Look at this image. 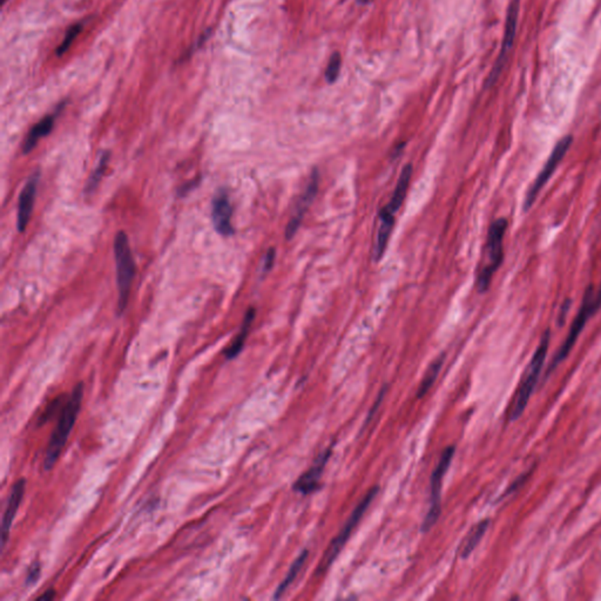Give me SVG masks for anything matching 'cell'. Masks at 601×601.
<instances>
[{
    "label": "cell",
    "mask_w": 601,
    "mask_h": 601,
    "mask_svg": "<svg viewBox=\"0 0 601 601\" xmlns=\"http://www.w3.org/2000/svg\"><path fill=\"white\" fill-rule=\"evenodd\" d=\"M601 308V282L600 287L598 290L594 289L593 286H589L586 288L584 296H582V306L579 309L578 314L574 318L573 323L571 326L570 331L567 335L566 340L562 343L560 349H559L557 356L552 362L551 367L548 369V373H551L553 369L558 367L560 362L564 361L566 358L567 355L570 353L571 350L575 344V342L578 340L579 335L582 333V329L585 328L586 323L589 322L592 316L597 314L598 311Z\"/></svg>",
    "instance_id": "obj_2"
},
{
    "label": "cell",
    "mask_w": 601,
    "mask_h": 601,
    "mask_svg": "<svg viewBox=\"0 0 601 601\" xmlns=\"http://www.w3.org/2000/svg\"><path fill=\"white\" fill-rule=\"evenodd\" d=\"M82 396H84V385L82 383L75 385L70 398L62 409V415L59 417L58 425L52 434L50 443L46 449V454L44 458V469L50 471L62 454L64 447L66 445L67 439L73 430L75 420L78 418L80 407H82Z\"/></svg>",
    "instance_id": "obj_1"
},
{
    "label": "cell",
    "mask_w": 601,
    "mask_h": 601,
    "mask_svg": "<svg viewBox=\"0 0 601 601\" xmlns=\"http://www.w3.org/2000/svg\"><path fill=\"white\" fill-rule=\"evenodd\" d=\"M306 559H308V551L304 550V551H303L302 553L296 558L295 562H293V565H291L290 568L288 571L286 578L282 580V582H281L279 587H277L275 595H274V599H279V598L282 597V595L287 592L288 589L293 585V582H295V579L297 578L299 572L302 571L303 566H304V564H306Z\"/></svg>",
    "instance_id": "obj_19"
},
{
    "label": "cell",
    "mask_w": 601,
    "mask_h": 601,
    "mask_svg": "<svg viewBox=\"0 0 601 601\" xmlns=\"http://www.w3.org/2000/svg\"><path fill=\"white\" fill-rule=\"evenodd\" d=\"M444 361H445V355L443 353L441 356L437 357L432 362V364L429 367L427 373H425V376H424L423 380H422V383L419 385L418 391H417V397L418 398H422V397L427 395V391L434 385V380H437V377H438L439 373H441V369H442L443 364H444Z\"/></svg>",
    "instance_id": "obj_21"
},
{
    "label": "cell",
    "mask_w": 601,
    "mask_h": 601,
    "mask_svg": "<svg viewBox=\"0 0 601 601\" xmlns=\"http://www.w3.org/2000/svg\"><path fill=\"white\" fill-rule=\"evenodd\" d=\"M454 454V446L446 447L443 452L442 457L439 459L438 464L434 469V473H432V476H431L430 508H429L427 517L424 519L423 526H422L424 532L429 531L438 520L439 515H441V491H442L443 478L447 472Z\"/></svg>",
    "instance_id": "obj_8"
},
{
    "label": "cell",
    "mask_w": 601,
    "mask_h": 601,
    "mask_svg": "<svg viewBox=\"0 0 601 601\" xmlns=\"http://www.w3.org/2000/svg\"><path fill=\"white\" fill-rule=\"evenodd\" d=\"M114 257L117 264V284L119 291L118 311L121 314L129 303L131 286L136 275V263L133 259L132 249L129 237L124 230H120L114 240Z\"/></svg>",
    "instance_id": "obj_4"
},
{
    "label": "cell",
    "mask_w": 601,
    "mask_h": 601,
    "mask_svg": "<svg viewBox=\"0 0 601 601\" xmlns=\"http://www.w3.org/2000/svg\"><path fill=\"white\" fill-rule=\"evenodd\" d=\"M55 115H47V117L44 118L43 120L35 124V127L28 133L25 142H24L23 148L25 154L33 151V148L37 146L38 141L44 136L50 134V131L53 129V126H55Z\"/></svg>",
    "instance_id": "obj_17"
},
{
    "label": "cell",
    "mask_w": 601,
    "mask_h": 601,
    "mask_svg": "<svg viewBox=\"0 0 601 601\" xmlns=\"http://www.w3.org/2000/svg\"><path fill=\"white\" fill-rule=\"evenodd\" d=\"M254 318H255V309L254 308H249L247 313H246L245 320H243V324L241 326L240 333L235 338L233 343L229 345L228 349L225 350V355L227 360H233L243 349V345H245V342L247 340V336H248L249 329L252 326Z\"/></svg>",
    "instance_id": "obj_18"
},
{
    "label": "cell",
    "mask_w": 601,
    "mask_h": 601,
    "mask_svg": "<svg viewBox=\"0 0 601 601\" xmlns=\"http://www.w3.org/2000/svg\"><path fill=\"white\" fill-rule=\"evenodd\" d=\"M109 156H111L109 151H104V153L101 154L100 160H99V163H98L97 167L94 169L93 174L89 176L87 185H86L85 192L87 194H92L94 190L97 189V187L99 186L101 178L104 176V173H105L106 168H107Z\"/></svg>",
    "instance_id": "obj_22"
},
{
    "label": "cell",
    "mask_w": 601,
    "mask_h": 601,
    "mask_svg": "<svg viewBox=\"0 0 601 601\" xmlns=\"http://www.w3.org/2000/svg\"><path fill=\"white\" fill-rule=\"evenodd\" d=\"M377 493H378V488H373L365 494L361 503L355 508L349 519L346 520V523L344 524L343 528L336 535V538L330 543L329 547L324 552L322 560L320 562L317 571H316L317 575L326 573V571L331 566V564L334 562L335 559L338 558V555H340L342 548L344 547L345 543L349 539L350 535L353 533V530L357 526V524L360 523V520L364 516V513L367 512V510H368L370 504L373 503V498L376 497Z\"/></svg>",
    "instance_id": "obj_6"
},
{
    "label": "cell",
    "mask_w": 601,
    "mask_h": 601,
    "mask_svg": "<svg viewBox=\"0 0 601 601\" xmlns=\"http://www.w3.org/2000/svg\"><path fill=\"white\" fill-rule=\"evenodd\" d=\"M317 189L318 173L317 171H314V173L311 174L309 183L306 185L304 193H303L302 196H301V198H299V201H297L295 212L293 214L290 221H289L287 228H286V237H287L288 240H291L293 237L297 233L299 225L302 223L303 216H304L306 210L309 208V206H311L313 201H314L315 196L317 194Z\"/></svg>",
    "instance_id": "obj_11"
},
{
    "label": "cell",
    "mask_w": 601,
    "mask_h": 601,
    "mask_svg": "<svg viewBox=\"0 0 601 601\" xmlns=\"http://www.w3.org/2000/svg\"><path fill=\"white\" fill-rule=\"evenodd\" d=\"M25 479H19L16 484L13 485L11 493L8 496V505L5 510L4 517H3V524H1V544L3 546L6 545V542L8 539V535L11 531L12 524L16 518L18 508H19L21 501H23L24 492H25Z\"/></svg>",
    "instance_id": "obj_14"
},
{
    "label": "cell",
    "mask_w": 601,
    "mask_h": 601,
    "mask_svg": "<svg viewBox=\"0 0 601 601\" xmlns=\"http://www.w3.org/2000/svg\"><path fill=\"white\" fill-rule=\"evenodd\" d=\"M232 215H233V207L229 200L227 190H217L212 203V220H213L214 228L222 237H230L234 234Z\"/></svg>",
    "instance_id": "obj_10"
},
{
    "label": "cell",
    "mask_w": 601,
    "mask_h": 601,
    "mask_svg": "<svg viewBox=\"0 0 601 601\" xmlns=\"http://www.w3.org/2000/svg\"><path fill=\"white\" fill-rule=\"evenodd\" d=\"M568 308V304H565V309ZM562 311H564V306H562ZM566 314V311H564V313H560V323H562V320H564V315Z\"/></svg>",
    "instance_id": "obj_28"
},
{
    "label": "cell",
    "mask_w": 601,
    "mask_h": 601,
    "mask_svg": "<svg viewBox=\"0 0 601 601\" xmlns=\"http://www.w3.org/2000/svg\"><path fill=\"white\" fill-rule=\"evenodd\" d=\"M520 0H511L508 8L506 15V23H505L504 35L501 43V52L497 58L496 64L493 66L489 78L486 80V87L494 85L501 75V71L504 70L505 64L508 62V55L512 50L513 43L517 35V26H518V18H519Z\"/></svg>",
    "instance_id": "obj_9"
},
{
    "label": "cell",
    "mask_w": 601,
    "mask_h": 601,
    "mask_svg": "<svg viewBox=\"0 0 601 601\" xmlns=\"http://www.w3.org/2000/svg\"><path fill=\"white\" fill-rule=\"evenodd\" d=\"M508 229V220L501 217L493 221L490 225L486 241V255L488 263L481 268L478 275L477 288L481 293L488 290L497 270L501 267L504 259V237Z\"/></svg>",
    "instance_id": "obj_3"
},
{
    "label": "cell",
    "mask_w": 601,
    "mask_h": 601,
    "mask_svg": "<svg viewBox=\"0 0 601 601\" xmlns=\"http://www.w3.org/2000/svg\"><path fill=\"white\" fill-rule=\"evenodd\" d=\"M341 66L342 57L341 55L338 53V52H336V53H334V55H331L329 64H328V66H326V82H329V84H333V82H336V80H338V75H340V72H341Z\"/></svg>",
    "instance_id": "obj_24"
},
{
    "label": "cell",
    "mask_w": 601,
    "mask_h": 601,
    "mask_svg": "<svg viewBox=\"0 0 601 601\" xmlns=\"http://www.w3.org/2000/svg\"><path fill=\"white\" fill-rule=\"evenodd\" d=\"M38 181H39V173H35V174L32 175L20 193L18 216H17V228L20 233L26 229L30 219H31L33 207H35V196H37Z\"/></svg>",
    "instance_id": "obj_12"
},
{
    "label": "cell",
    "mask_w": 601,
    "mask_h": 601,
    "mask_svg": "<svg viewBox=\"0 0 601 601\" xmlns=\"http://www.w3.org/2000/svg\"><path fill=\"white\" fill-rule=\"evenodd\" d=\"M274 260H275V249L270 248L268 250L267 254H266V257H264V263H263V272H268V270H270V268L272 267V264H274Z\"/></svg>",
    "instance_id": "obj_26"
},
{
    "label": "cell",
    "mask_w": 601,
    "mask_h": 601,
    "mask_svg": "<svg viewBox=\"0 0 601 601\" xmlns=\"http://www.w3.org/2000/svg\"><path fill=\"white\" fill-rule=\"evenodd\" d=\"M370 1H373V0H357V3L362 5L368 4Z\"/></svg>",
    "instance_id": "obj_29"
},
{
    "label": "cell",
    "mask_w": 601,
    "mask_h": 601,
    "mask_svg": "<svg viewBox=\"0 0 601 601\" xmlns=\"http://www.w3.org/2000/svg\"><path fill=\"white\" fill-rule=\"evenodd\" d=\"M330 456H331V449H328L315 461L311 469L303 473L302 476L299 478V481L294 484V490L296 492L302 493V494H309V493L314 492L318 486L320 478L322 476L323 470L326 468Z\"/></svg>",
    "instance_id": "obj_13"
},
{
    "label": "cell",
    "mask_w": 601,
    "mask_h": 601,
    "mask_svg": "<svg viewBox=\"0 0 601 601\" xmlns=\"http://www.w3.org/2000/svg\"><path fill=\"white\" fill-rule=\"evenodd\" d=\"M55 591H48V592H45L43 595H40L39 599L41 600H50V599H53L55 598Z\"/></svg>",
    "instance_id": "obj_27"
},
{
    "label": "cell",
    "mask_w": 601,
    "mask_h": 601,
    "mask_svg": "<svg viewBox=\"0 0 601 601\" xmlns=\"http://www.w3.org/2000/svg\"><path fill=\"white\" fill-rule=\"evenodd\" d=\"M489 528V520H483L481 523H478L474 528L470 531L469 535L466 537V539L464 540V543L462 545V551H461V555H462V558H468L471 553H472L473 550L477 547L478 544L481 542V538L484 537L485 532Z\"/></svg>",
    "instance_id": "obj_20"
},
{
    "label": "cell",
    "mask_w": 601,
    "mask_h": 601,
    "mask_svg": "<svg viewBox=\"0 0 601 601\" xmlns=\"http://www.w3.org/2000/svg\"><path fill=\"white\" fill-rule=\"evenodd\" d=\"M40 577V565L38 562H35L31 567H30V570H28V579H26V584L28 585H32V584H35Z\"/></svg>",
    "instance_id": "obj_25"
},
{
    "label": "cell",
    "mask_w": 601,
    "mask_h": 601,
    "mask_svg": "<svg viewBox=\"0 0 601 601\" xmlns=\"http://www.w3.org/2000/svg\"><path fill=\"white\" fill-rule=\"evenodd\" d=\"M550 338H551L550 330H546L544 333L543 338H542L538 348L535 350V355L532 357L526 373H525V378L520 385L519 391L517 394L516 402H515L512 412H511V420H516V419L519 418L520 416L523 415L524 410L528 407V400L531 398L535 388V383L538 380L540 371H542L544 363H545V358H546L547 351H548V345H550Z\"/></svg>",
    "instance_id": "obj_5"
},
{
    "label": "cell",
    "mask_w": 601,
    "mask_h": 601,
    "mask_svg": "<svg viewBox=\"0 0 601 601\" xmlns=\"http://www.w3.org/2000/svg\"><path fill=\"white\" fill-rule=\"evenodd\" d=\"M394 223H395V214L385 207L383 210H380V225H378L375 249H373V257L376 261L380 260L385 254L387 246H388L389 237H390L392 228H394Z\"/></svg>",
    "instance_id": "obj_15"
},
{
    "label": "cell",
    "mask_w": 601,
    "mask_h": 601,
    "mask_svg": "<svg viewBox=\"0 0 601 601\" xmlns=\"http://www.w3.org/2000/svg\"><path fill=\"white\" fill-rule=\"evenodd\" d=\"M412 176V165H407V166L403 168L402 173H400L398 183H397V186H396V189L395 192H394V194H392L391 200H390L388 206H387V208H388L390 212H392V213H397V210H400V206H402L404 198L407 196L409 186H410Z\"/></svg>",
    "instance_id": "obj_16"
},
{
    "label": "cell",
    "mask_w": 601,
    "mask_h": 601,
    "mask_svg": "<svg viewBox=\"0 0 601 601\" xmlns=\"http://www.w3.org/2000/svg\"><path fill=\"white\" fill-rule=\"evenodd\" d=\"M82 24H75V25H73V26L67 31L65 38L62 40V43L59 45L58 48L55 50V53H57L58 57H62L64 53H66L68 48H70L71 45H72V43H73L75 38L78 37L79 33L82 32Z\"/></svg>",
    "instance_id": "obj_23"
},
{
    "label": "cell",
    "mask_w": 601,
    "mask_h": 601,
    "mask_svg": "<svg viewBox=\"0 0 601 601\" xmlns=\"http://www.w3.org/2000/svg\"><path fill=\"white\" fill-rule=\"evenodd\" d=\"M572 142H573V136H566L559 140L558 144L555 145L553 151L548 156V159L544 165L543 169L539 172V174L535 178L532 186L528 188L525 200H524V212L531 210V207L535 205L538 195L543 189L544 186L546 185L547 181L551 178L555 169L558 168L559 163H562V160L566 156Z\"/></svg>",
    "instance_id": "obj_7"
}]
</instances>
